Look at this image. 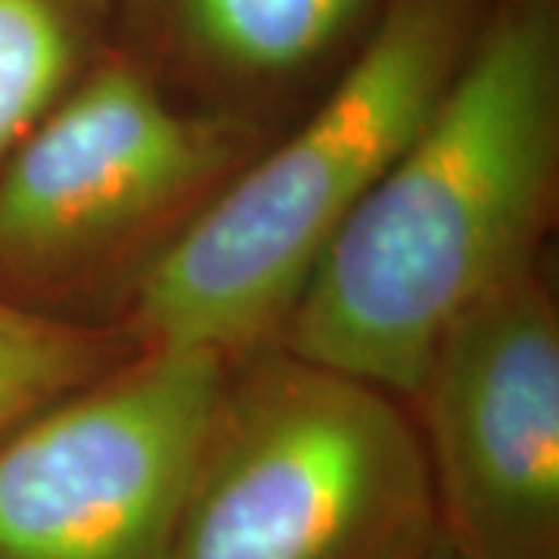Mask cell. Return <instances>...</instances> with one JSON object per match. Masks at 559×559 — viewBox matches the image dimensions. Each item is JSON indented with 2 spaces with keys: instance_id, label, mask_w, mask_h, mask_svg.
Returning a JSON list of instances; mask_svg holds the SVG:
<instances>
[{
  "instance_id": "6",
  "label": "cell",
  "mask_w": 559,
  "mask_h": 559,
  "mask_svg": "<svg viewBox=\"0 0 559 559\" xmlns=\"http://www.w3.org/2000/svg\"><path fill=\"white\" fill-rule=\"evenodd\" d=\"M411 401L451 550L559 559V311L538 264L444 330Z\"/></svg>"
},
{
  "instance_id": "1",
  "label": "cell",
  "mask_w": 559,
  "mask_h": 559,
  "mask_svg": "<svg viewBox=\"0 0 559 559\" xmlns=\"http://www.w3.org/2000/svg\"><path fill=\"white\" fill-rule=\"evenodd\" d=\"M557 180V0H498L320 255L277 342L414 399L444 330L538 264Z\"/></svg>"
},
{
  "instance_id": "5",
  "label": "cell",
  "mask_w": 559,
  "mask_h": 559,
  "mask_svg": "<svg viewBox=\"0 0 559 559\" xmlns=\"http://www.w3.org/2000/svg\"><path fill=\"white\" fill-rule=\"evenodd\" d=\"M230 358L140 345L0 439V559H162Z\"/></svg>"
},
{
  "instance_id": "8",
  "label": "cell",
  "mask_w": 559,
  "mask_h": 559,
  "mask_svg": "<svg viewBox=\"0 0 559 559\" xmlns=\"http://www.w3.org/2000/svg\"><path fill=\"white\" fill-rule=\"evenodd\" d=\"M97 0H0V165L84 75Z\"/></svg>"
},
{
  "instance_id": "4",
  "label": "cell",
  "mask_w": 559,
  "mask_h": 559,
  "mask_svg": "<svg viewBox=\"0 0 559 559\" xmlns=\"http://www.w3.org/2000/svg\"><path fill=\"white\" fill-rule=\"evenodd\" d=\"M259 146L249 119L180 109L131 62L84 72L0 165V293L134 286Z\"/></svg>"
},
{
  "instance_id": "2",
  "label": "cell",
  "mask_w": 559,
  "mask_h": 559,
  "mask_svg": "<svg viewBox=\"0 0 559 559\" xmlns=\"http://www.w3.org/2000/svg\"><path fill=\"white\" fill-rule=\"evenodd\" d=\"M485 0H382L299 128L255 153L131 286L140 345L224 358L277 333L342 224L448 87Z\"/></svg>"
},
{
  "instance_id": "9",
  "label": "cell",
  "mask_w": 559,
  "mask_h": 559,
  "mask_svg": "<svg viewBox=\"0 0 559 559\" xmlns=\"http://www.w3.org/2000/svg\"><path fill=\"white\" fill-rule=\"evenodd\" d=\"M121 336L0 293V439L116 367Z\"/></svg>"
},
{
  "instance_id": "10",
  "label": "cell",
  "mask_w": 559,
  "mask_h": 559,
  "mask_svg": "<svg viewBox=\"0 0 559 559\" xmlns=\"http://www.w3.org/2000/svg\"><path fill=\"white\" fill-rule=\"evenodd\" d=\"M414 559H460V557L451 550V544L441 538L439 528H436V535L426 540V547H423Z\"/></svg>"
},
{
  "instance_id": "3",
  "label": "cell",
  "mask_w": 559,
  "mask_h": 559,
  "mask_svg": "<svg viewBox=\"0 0 559 559\" xmlns=\"http://www.w3.org/2000/svg\"><path fill=\"white\" fill-rule=\"evenodd\" d=\"M432 535L399 395L277 345L227 370L162 559H414Z\"/></svg>"
},
{
  "instance_id": "7",
  "label": "cell",
  "mask_w": 559,
  "mask_h": 559,
  "mask_svg": "<svg viewBox=\"0 0 559 559\" xmlns=\"http://www.w3.org/2000/svg\"><path fill=\"white\" fill-rule=\"evenodd\" d=\"M168 44L221 91H271L311 72L382 0H146Z\"/></svg>"
}]
</instances>
